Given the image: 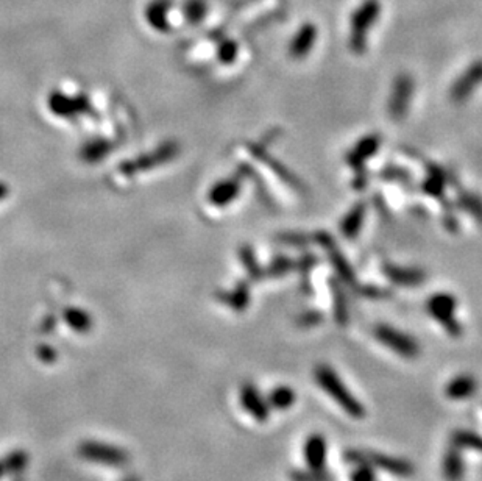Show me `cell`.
I'll return each mask as SVG.
<instances>
[{"label":"cell","mask_w":482,"mask_h":481,"mask_svg":"<svg viewBox=\"0 0 482 481\" xmlns=\"http://www.w3.org/2000/svg\"><path fill=\"white\" fill-rule=\"evenodd\" d=\"M314 378L346 415L355 419H363L365 416V408L363 407V403L345 386V383L334 369H331L327 364H319L314 371Z\"/></svg>","instance_id":"6da1fadb"},{"label":"cell","mask_w":482,"mask_h":481,"mask_svg":"<svg viewBox=\"0 0 482 481\" xmlns=\"http://www.w3.org/2000/svg\"><path fill=\"white\" fill-rule=\"evenodd\" d=\"M381 14L380 0H363L358 8L353 11L351 30H350V47L356 54H363L367 44V35L376 24Z\"/></svg>","instance_id":"7a4b0ae2"},{"label":"cell","mask_w":482,"mask_h":481,"mask_svg":"<svg viewBox=\"0 0 482 481\" xmlns=\"http://www.w3.org/2000/svg\"><path fill=\"white\" fill-rule=\"evenodd\" d=\"M346 460L351 464L355 463H367L370 464L373 469H381L386 470L392 475L401 477V478H409L413 473V468L409 461L401 460V458L395 456H387L375 452H359V450H351L345 455Z\"/></svg>","instance_id":"3957f363"},{"label":"cell","mask_w":482,"mask_h":481,"mask_svg":"<svg viewBox=\"0 0 482 481\" xmlns=\"http://www.w3.org/2000/svg\"><path fill=\"white\" fill-rule=\"evenodd\" d=\"M375 335L378 341L382 342L386 347L394 350L403 358H416L418 355V344L398 330L392 328L389 325H380L375 330Z\"/></svg>","instance_id":"277c9868"},{"label":"cell","mask_w":482,"mask_h":481,"mask_svg":"<svg viewBox=\"0 0 482 481\" xmlns=\"http://www.w3.org/2000/svg\"><path fill=\"white\" fill-rule=\"evenodd\" d=\"M428 310L431 313L433 318H435L439 322H442L445 328L451 335L461 333V325L454 319V310L456 302L453 297L449 296H435L428 303Z\"/></svg>","instance_id":"5b68a950"},{"label":"cell","mask_w":482,"mask_h":481,"mask_svg":"<svg viewBox=\"0 0 482 481\" xmlns=\"http://www.w3.org/2000/svg\"><path fill=\"white\" fill-rule=\"evenodd\" d=\"M240 405L253 419L266 422L270 416V407L267 398L262 397L259 389L252 383H247L240 389Z\"/></svg>","instance_id":"8992f818"},{"label":"cell","mask_w":482,"mask_h":481,"mask_svg":"<svg viewBox=\"0 0 482 481\" xmlns=\"http://www.w3.org/2000/svg\"><path fill=\"white\" fill-rule=\"evenodd\" d=\"M49 108L55 116L74 117L89 110V103L85 97H71L63 93H52L49 97Z\"/></svg>","instance_id":"52a82bcc"},{"label":"cell","mask_w":482,"mask_h":481,"mask_svg":"<svg viewBox=\"0 0 482 481\" xmlns=\"http://www.w3.org/2000/svg\"><path fill=\"white\" fill-rule=\"evenodd\" d=\"M303 456L311 469H325L328 458V442L325 436L311 434L303 446Z\"/></svg>","instance_id":"ba28073f"},{"label":"cell","mask_w":482,"mask_h":481,"mask_svg":"<svg viewBox=\"0 0 482 481\" xmlns=\"http://www.w3.org/2000/svg\"><path fill=\"white\" fill-rule=\"evenodd\" d=\"M177 153V147L173 144L169 146H164L161 150H156V153H150V155H144V156H139L138 160H133L131 163H128L127 166H124V170L127 174H131V172H139V170H148L155 166H158V163H163V161H169L170 158L175 156Z\"/></svg>","instance_id":"9c48e42d"},{"label":"cell","mask_w":482,"mask_h":481,"mask_svg":"<svg viewBox=\"0 0 482 481\" xmlns=\"http://www.w3.org/2000/svg\"><path fill=\"white\" fill-rule=\"evenodd\" d=\"M81 455L88 460L110 463V465H122L125 463V455L114 447L102 444H86L81 447Z\"/></svg>","instance_id":"30bf717a"},{"label":"cell","mask_w":482,"mask_h":481,"mask_svg":"<svg viewBox=\"0 0 482 481\" xmlns=\"http://www.w3.org/2000/svg\"><path fill=\"white\" fill-rule=\"evenodd\" d=\"M315 40H317V28H315V25L311 24V22L301 25L290 42L292 57L301 58L310 54V50L315 44Z\"/></svg>","instance_id":"8fae6325"},{"label":"cell","mask_w":482,"mask_h":481,"mask_svg":"<svg viewBox=\"0 0 482 481\" xmlns=\"http://www.w3.org/2000/svg\"><path fill=\"white\" fill-rule=\"evenodd\" d=\"M478 389V383L471 375H457L445 386V394L451 400H464L474 395Z\"/></svg>","instance_id":"7c38bea8"},{"label":"cell","mask_w":482,"mask_h":481,"mask_svg":"<svg viewBox=\"0 0 482 481\" xmlns=\"http://www.w3.org/2000/svg\"><path fill=\"white\" fill-rule=\"evenodd\" d=\"M442 472L447 481H462L465 473V464L462 460V450L451 446V448L443 456Z\"/></svg>","instance_id":"4fadbf2b"},{"label":"cell","mask_w":482,"mask_h":481,"mask_svg":"<svg viewBox=\"0 0 482 481\" xmlns=\"http://www.w3.org/2000/svg\"><path fill=\"white\" fill-rule=\"evenodd\" d=\"M297 394L289 386H276L267 397L269 407L275 410H289L295 403Z\"/></svg>","instance_id":"5bb4252c"},{"label":"cell","mask_w":482,"mask_h":481,"mask_svg":"<svg viewBox=\"0 0 482 481\" xmlns=\"http://www.w3.org/2000/svg\"><path fill=\"white\" fill-rule=\"evenodd\" d=\"M451 446L459 450L471 448L476 450V452H482V438L478 433L470 430H457L451 438Z\"/></svg>","instance_id":"9a60e30c"},{"label":"cell","mask_w":482,"mask_h":481,"mask_svg":"<svg viewBox=\"0 0 482 481\" xmlns=\"http://www.w3.org/2000/svg\"><path fill=\"white\" fill-rule=\"evenodd\" d=\"M64 319L71 328L77 330V332H88L91 328V318L89 314L78 308H67L64 311Z\"/></svg>","instance_id":"2e32d148"},{"label":"cell","mask_w":482,"mask_h":481,"mask_svg":"<svg viewBox=\"0 0 482 481\" xmlns=\"http://www.w3.org/2000/svg\"><path fill=\"white\" fill-rule=\"evenodd\" d=\"M237 192V185L235 182H221L217 183L213 191L209 194V199L214 205H225L228 204V200L236 195Z\"/></svg>","instance_id":"e0dca14e"},{"label":"cell","mask_w":482,"mask_h":481,"mask_svg":"<svg viewBox=\"0 0 482 481\" xmlns=\"http://www.w3.org/2000/svg\"><path fill=\"white\" fill-rule=\"evenodd\" d=\"M108 149H110L108 142L95 139V141L88 142V144L81 149V156H83V160H86L89 163L99 161L108 153Z\"/></svg>","instance_id":"ac0fdd59"},{"label":"cell","mask_w":482,"mask_h":481,"mask_svg":"<svg viewBox=\"0 0 482 481\" xmlns=\"http://www.w3.org/2000/svg\"><path fill=\"white\" fill-rule=\"evenodd\" d=\"M292 481H333V475L327 469H311L295 470L290 473Z\"/></svg>","instance_id":"d6986e66"},{"label":"cell","mask_w":482,"mask_h":481,"mask_svg":"<svg viewBox=\"0 0 482 481\" xmlns=\"http://www.w3.org/2000/svg\"><path fill=\"white\" fill-rule=\"evenodd\" d=\"M350 481H376L375 469L367 463H355V468L350 472Z\"/></svg>","instance_id":"ffe728a7"},{"label":"cell","mask_w":482,"mask_h":481,"mask_svg":"<svg viewBox=\"0 0 482 481\" xmlns=\"http://www.w3.org/2000/svg\"><path fill=\"white\" fill-rule=\"evenodd\" d=\"M203 13H205V5H203L201 2H195V4L191 5L189 16H191L194 21H199V19L203 16Z\"/></svg>","instance_id":"44dd1931"},{"label":"cell","mask_w":482,"mask_h":481,"mask_svg":"<svg viewBox=\"0 0 482 481\" xmlns=\"http://www.w3.org/2000/svg\"><path fill=\"white\" fill-rule=\"evenodd\" d=\"M6 195H8V187H6L4 183H0V200H4Z\"/></svg>","instance_id":"7402d4cb"},{"label":"cell","mask_w":482,"mask_h":481,"mask_svg":"<svg viewBox=\"0 0 482 481\" xmlns=\"http://www.w3.org/2000/svg\"><path fill=\"white\" fill-rule=\"evenodd\" d=\"M0 475H2V464H0Z\"/></svg>","instance_id":"603a6c76"}]
</instances>
